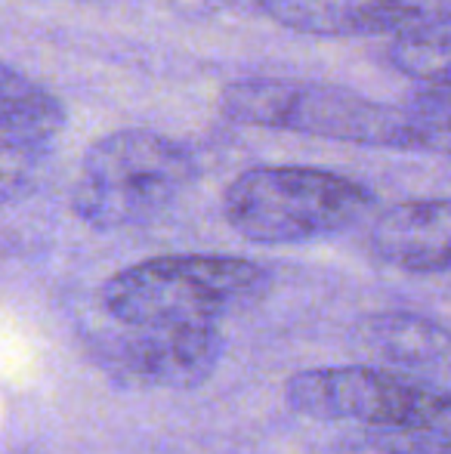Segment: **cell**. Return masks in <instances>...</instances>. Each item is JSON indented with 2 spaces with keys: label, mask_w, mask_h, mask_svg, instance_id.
<instances>
[{
  "label": "cell",
  "mask_w": 451,
  "mask_h": 454,
  "mask_svg": "<svg viewBox=\"0 0 451 454\" xmlns=\"http://www.w3.org/2000/svg\"><path fill=\"white\" fill-rule=\"evenodd\" d=\"M220 112L232 124L303 133L390 152H451V133L411 108L386 106L325 81L253 74L223 87Z\"/></svg>",
  "instance_id": "1"
},
{
  "label": "cell",
  "mask_w": 451,
  "mask_h": 454,
  "mask_svg": "<svg viewBox=\"0 0 451 454\" xmlns=\"http://www.w3.org/2000/svg\"><path fill=\"white\" fill-rule=\"evenodd\" d=\"M272 285L263 263L226 254H164L112 272L99 300L112 322L139 328H217Z\"/></svg>",
  "instance_id": "2"
},
{
  "label": "cell",
  "mask_w": 451,
  "mask_h": 454,
  "mask_svg": "<svg viewBox=\"0 0 451 454\" xmlns=\"http://www.w3.org/2000/svg\"><path fill=\"white\" fill-rule=\"evenodd\" d=\"M198 176L186 143L149 127H121L93 139L72 185V210L97 232L145 226L174 207Z\"/></svg>",
  "instance_id": "3"
},
{
  "label": "cell",
  "mask_w": 451,
  "mask_h": 454,
  "mask_svg": "<svg viewBox=\"0 0 451 454\" xmlns=\"http://www.w3.org/2000/svg\"><path fill=\"white\" fill-rule=\"evenodd\" d=\"M374 192L353 176L307 164H260L226 185L223 220L260 247L331 239L371 216Z\"/></svg>",
  "instance_id": "4"
},
{
  "label": "cell",
  "mask_w": 451,
  "mask_h": 454,
  "mask_svg": "<svg viewBox=\"0 0 451 454\" xmlns=\"http://www.w3.org/2000/svg\"><path fill=\"white\" fill-rule=\"evenodd\" d=\"M291 411L368 430H405L451 439V393L371 364H322L284 380Z\"/></svg>",
  "instance_id": "5"
},
{
  "label": "cell",
  "mask_w": 451,
  "mask_h": 454,
  "mask_svg": "<svg viewBox=\"0 0 451 454\" xmlns=\"http://www.w3.org/2000/svg\"><path fill=\"white\" fill-rule=\"evenodd\" d=\"M220 328H139L118 325L84 337L93 362L133 389L189 393L205 387L223 362Z\"/></svg>",
  "instance_id": "6"
},
{
  "label": "cell",
  "mask_w": 451,
  "mask_h": 454,
  "mask_svg": "<svg viewBox=\"0 0 451 454\" xmlns=\"http://www.w3.org/2000/svg\"><path fill=\"white\" fill-rule=\"evenodd\" d=\"M276 25L309 37H415L451 28V0H253Z\"/></svg>",
  "instance_id": "7"
},
{
  "label": "cell",
  "mask_w": 451,
  "mask_h": 454,
  "mask_svg": "<svg viewBox=\"0 0 451 454\" xmlns=\"http://www.w3.org/2000/svg\"><path fill=\"white\" fill-rule=\"evenodd\" d=\"M66 121L59 96L6 62L0 74V168L6 204L35 185Z\"/></svg>",
  "instance_id": "8"
},
{
  "label": "cell",
  "mask_w": 451,
  "mask_h": 454,
  "mask_svg": "<svg viewBox=\"0 0 451 454\" xmlns=\"http://www.w3.org/2000/svg\"><path fill=\"white\" fill-rule=\"evenodd\" d=\"M365 245L380 263L411 275L451 270V201H402L374 214Z\"/></svg>",
  "instance_id": "9"
},
{
  "label": "cell",
  "mask_w": 451,
  "mask_h": 454,
  "mask_svg": "<svg viewBox=\"0 0 451 454\" xmlns=\"http://www.w3.org/2000/svg\"><path fill=\"white\" fill-rule=\"evenodd\" d=\"M368 334L384 349V356L408 362L439 359L451 347V337L439 325L427 322L421 316H408V312H386V316L371 318Z\"/></svg>",
  "instance_id": "10"
},
{
  "label": "cell",
  "mask_w": 451,
  "mask_h": 454,
  "mask_svg": "<svg viewBox=\"0 0 451 454\" xmlns=\"http://www.w3.org/2000/svg\"><path fill=\"white\" fill-rule=\"evenodd\" d=\"M384 59L396 72L421 81V87H451V28L393 41Z\"/></svg>",
  "instance_id": "11"
},
{
  "label": "cell",
  "mask_w": 451,
  "mask_h": 454,
  "mask_svg": "<svg viewBox=\"0 0 451 454\" xmlns=\"http://www.w3.org/2000/svg\"><path fill=\"white\" fill-rule=\"evenodd\" d=\"M338 449L340 454H451V439L405 430H359Z\"/></svg>",
  "instance_id": "12"
},
{
  "label": "cell",
  "mask_w": 451,
  "mask_h": 454,
  "mask_svg": "<svg viewBox=\"0 0 451 454\" xmlns=\"http://www.w3.org/2000/svg\"><path fill=\"white\" fill-rule=\"evenodd\" d=\"M408 108L451 133V87H421L411 93Z\"/></svg>",
  "instance_id": "13"
}]
</instances>
